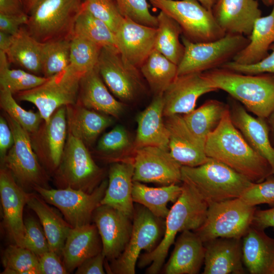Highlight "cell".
Instances as JSON below:
<instances>
[{"label":"cell","instance_id":"cell-19","mask_svg":"<svg viewBox=\"0 0 274 274\" xmlns=\"http://www.w3.org/2000/svg\"><path fill=\"white\" fill-rule=\"evenodd\" d=\"M217 90L203 73L177 76L163 94L164 117L190 112L200 96Z\"/></svg>","mask_w":274,"mask_h":274},{"label":"cell","instance_id":"cell-2","mask_svg":"<svg viewBox=\"0 0 274 274\" xmlns=\"http://www.w3.org/2000/svg\"><path fill=\"white\" fill-rule=\"evenodd\" d=\"M182 193L165 218L164 232L160 243L151 252L140 255L138 266L149 274L158 273L163 266L168 250L177 233L185 230L195 231L204 223L208 203L189 184L182 182Z\"/></svg>","mask_w":274,"mask_h":274},{"label":"cell","instance_id":"cell-55","mask_svg":"<svg viewBox=\"0 0 274 274\" xmlns=\"http://www.w3.org/2000/svg\"><path fill=\"white\" fill-rule=\"evenodd\" d=\"M252 226L264 230L268 227L274 229V207L266 210H256Z\"/></svg>","mask_w":274,"mask_h":274},{"label":"cell","instance_id":"cell-50","mask_svg":"<svg viewBox=\"0 0 274 274\" xmlns=\"http://www.w3.org/2000/svg\"><path fill=\"white\" fill-rule=\"evenodd\" d=\"M269 50H272L271 53L256 63L242 64L232 60L226 62L221 67L245 74L268 73L274 75V43L270 46Z\"/></svg>","mask_w":274,"mask_h":274},{"label":"cell","instance_id":"cell-4","mask_svg":"<svg viewBox=\"0 0 274 274\" xmlns=\"http://www.w3.org/2000/svg\"><path fill=\"white\" fill-rule=\"evenodd\" d=\"M181 176L182 182L191 185L209 205L239 198L253 183L211 158L197 166H182Z\"/></svg>","mask_w":274,"mask_h":274},{"label":"cell","instance_id":"cell-57","mask_svg":"<svg viewBox=\"0 0 274 274\" xmlns=\"http://www.w3.org/2000/svg\"><path fill=\"white\" fill-rule=\"evenodd\" d=\"M14 36L8 33L0 31V51L5 53L11 46Z\"/></svg>","mask_w":274,"mask_h":274},{"label":"cell","instance_id":"cell-10","mask_svg":"<svg viewBox=\"0 0 274 274\" xmlns=\"http://www.w3.org/2000/svg\"><path fill=\"white\" fill-rule=\"evenodd\" d=\"M162 219L143 206L134 208L132 229L129 242L121 254L105 266L108 273L134 274L143 250L149 252L159 244L164 229Z\"/></svg>","mask_w":274,"mask_h":274},{"label":"cell","instance_id":"cell-47","mask_svg":"<svg viewBox=\"0 0 274 274\" xmlns=\"http://www.w3.org/2000/svg\"><path fill=\"white\" fill-rule=\"evenodd\" d=\"M122 15L139 23L157 28V17L151 14L147 0H115Z\"/></svg>","mask_w":274,"mask_h":274},{"label":"cell","instance_id":"cell-37","mask_svg":"<svg viewBox=\"0 0 274 274\" xmlns=\"http://www.w3.org/2000/svg\"><path fill=\"white\" fill-rule=\"evenodd\" d=\"M228 108L229 105L222 101L210 99L183 117L191 131L206 141L209 134L219 125Z\"/></svg>","mask_w":274,"mask_h":274},{"label":"cell","instance_id":"cell-44","mask_svg":"<svg viewBox=\"0 0 274 274\" xmlns=\"http://www.w3.org/2000/svg\"><path fill=\"white\" fill-rule=\"evenodd\" d=\"M102 48L81 36H71L70 65L82 75L96 67Z\"/></svg>","mask_w":274,"mask_h":274},{"label":"cell","instance_id":"cell-52","mask_svg":"<svg viewBox=\"0 0 274 274\" xmlns=\"http://www.w3.org/2000/svg\"><path fill=\"white\" fill-rule=\"evenodd\" d=\"M28 17L26 13L16 15L0 14V31L15 36L22 25L27 24Z\"/></svg>","mask_w":274,"mask_h":274},{"label":"cell","instance_id":"cell-15","mask_svg":"<svg viewBox=\"0 0 274 274\" xmlns=\"http://www.w3.org/2000/svg\"><path fill=\"white\" fill-rule=\"evenodd\" d=\"M133 181L168 185L182 182V166L169 150L147 146L135 150Z\"/></svg>","mask_w":274,"mask_h":274},{"label":"cell","instance_id":"cell-28","mask_svg":"<svg viewBox=\"0 0 274 274\" xmlns=\"http://www.w3.org/2000/svg\"><path fill=\"white\" fill-rule=\"evenodd\" d=\"M107 87L96 66L81 78L77 103L86 108L118 118L123 112L124 104L116 99Z\"/></svg>","mask_w":274,"mask_h":274},{"label":"cell","instance_id":"cell-5","mask_svg":"<svg viewBox=\"0 0 274 274\" xmlns=\"http://www.w3.org/2000/svg\"><path fill=\"white\" fill-rule=\"evenodd\" d=\"M249 41L248 37L243 35L226 33L214 41L194 43L183 36L184 53L178 65L177 76L203 73L221 67L226 62L232 61Z\"/></svg>","mask_w":274,"mask_h":274},{"label":"cell","instance_id":"cell-49","mask_svg":"<svg viewBox=\"0 0 274 274\" xmlns=\"http://www.w3.org/2000/svg\"><path fill=\"white\" fill-rule=\"evenodd\" d=\"M24 247L38 257L50 250L49 243L40 223L32 216L24 219Z\"/></svg>","mask_w":274,"mask_h":274},{"label":"cell","instance_id":"cell-61","mask_svg":"<svg viewBox=\"0 0 274 274\" xmlns=\"http://www.w3.org/2000/svg\"><path fill=\"white\" fill-rule=\"evenodd\" d=\"M263 3L267 6H269L273 4L274 0H261Z\"/></svg>","mask_w":274,"mask_h":274},{"label":"cell","instance_id":"cell-36","mask_svg":"<svg viewBox=\"0 0 274 274\" xmlns=\"http://www.w3.org/2000/svg\"><path fill=\"white\" fill-rule=\"evenodd\" d=\"M140 68L155 95L163 94L177 76L178 65L155 49Z\"/></svg>","mask_w":274,"mask_h":274},{"label":"cell","instance_id":"cell-23","mask_svg":"<svg viewBox=\"0 0 274 274\" xmlns=\"http://www.w3.org/2000/svg\"><path fill=\"white\" fill-rule=\"evenodd\" d=\"M133 173V158L113 162L109 169L108 186L101 201V204L112 207L132 220Z\"/></svg>","mask_w":274,"mask_h":274},{"label":"cell","instance_id":"cell-31","mask_svg":"<svg viewBox=\"0 0 274 274\" xmlns=\"http://www.w3.org/2000/svg\"><path fill=\"white\" fill-rule=\"evenodd\" d=\"M68 133L81 140L87 147L113 123L111 116L86 108L76 103L66 106Z\"/></svg>","mask_w":274,"mask_h":274},{"label":"cell","instance_id":"cell-40","mask_svg":"<svg viewBox=\"0 0 274 274\" xmlns=\"http://www.w3.org/2000/svg\"><path fill=\"white\" fill-rule=\"evenodd\" d=\"M96 149L104 159L112 162L133 158L130 154L135 151L134 142H132L125 127L121 125L115 126L105 133L99 140Z\"/></svg>","mask_w":274,"mask_h":274},{"label":"cell","instance_id":"cell-59","mask_svg":"<svg viewBox=\"0 0 274 274\" xmlns=\"http://www.w3.org/2000/svg\"><path fill=\"white\" fill-rule=\"evenodd\" d=\"M41 0H23L25 10L29 13L32 8Z\"/></svg>","mask_w":274,"mask_h":274},{"label":"cell","instance_id":"cell-53","mask_svg":"<svg viewBox=\"0 0 274 274\" xmlns=\"http://www.w3.org/2000/svg\"><path fill=\"white\" fill-rule=\"evenodd\" d=\"M14 140L12 131L6 118L0 117V160L3 167L9 150L14 144Z\"/></svg>","mask_w":274,"mask_h":274},{"label":"cell","instance_id":"cell-9","mask_svg":"<svg viewBox=\"0 0 274 274\" xmlns=\"http://www.w3.org/2000/svg\"><path fill=\"white\" fill-rule=\"evenodd\" d=\"M82 3L83 0H41L29 12L27 30L42 43L71 38Z\"/></svg>","mask_w":274,"mask_h":274},{"label":"cell","instance_id":"cell-26","mask_svg":"<svg viewBox=\"0 0 274 274\" xmlns=\"http://www.w3.org/2000/svg\"><path fill=\"white\" fill-rule=\"evenodd\" d=\"M162 94L155 95L150 105L137 116L134 149L157 147L168 150V132L163 118Z\"/></svg>","mask_w":274,"mask_h":274},{"label":"cell","instance_id":"cell-20","mask_svg":"<svg viewBox=\"0 0 274 274\" xmlns=\"http://www.w3.org/2000/svg\"><path fill=\"white\" fill-rule=\"evenodd\" d=\"M156 33L157 28L124 17L115 33L117 48L123 61L140 67L154 49Z\"/></svg>","mask_w":274,"mask_h":274},{"label":"cell","instance_id":"cell-11","mask_svg":"<svg viewBox=\"0 0 274 274\" xmlns=\"http://www.w3.org/2000/svg\"><path fill=\"white\" fill-rule=\"evenodd\" d=\"M154 7L172 17L181 26L183 36L194 43L214 41L226 33L212 11L196 0H149Z\"/></svg>","mask_w":274,"mask_h":274},{"label":"cell","instance_id":"cell-35","mask_svg":"<svg viewBox=\"0 0 274 274\" xmlns=\"http://www.w3.org/2000/svg\"><path fill=\"white\" fill-rule=\"evenodd\" d=\"M44 43L32 37L21 27L14 36L13 43L6 52L9 62L19 65L36 75L42 73Z\"/></svg>","mask_w":274,"mask_h":274},{"label":"cell","instance_id":"cell-33","mask_svg":"<svg viewBox=\"0 0 274 274\" xmlns=\"http://www.w3.org/2000/svg\"><path fill=\"white\" fill-rule=\"evenodd\" d=\"M249 43L233 58V61L242 64L256 63L268 54V51L274 43V3L270 13L260 17L254 23L248 37Z\"/></svg>","mask_w":274,"mask_h":274},{"label":"cell","instance_id":"cell-29","mask_svg":"<svg viewBox=\"0 0 274 274\" xmlns=\"http://www.w3.org/2000/svg\"><path fill=\"white\" fill-rule=\"evenodd\" d=\"M205 247L193 231L182 232L169 260L164 266L165 274H196L204 264Z\"/></svg>","mask_w":274,"mask_h":274},{"label":"cell","instance_id":"cell-51","mask_svg":"<svg viewBox=\"0 0 274 274\" xmlns=\"http://www.w3.org/2000/svg\"><path fill=\"white\" fill-rule=\"evenodd\" d=\"M38 257L40 274L68 273L61 257L55 252L49 250Z\"/></svg>","mask_w":274,"mask_h":274},{"label":"cell","instance_id":"cell-3","mask_svg":"<svg viewBox=\"0 0 274 274\" xmlns=\"http://www.w3.org/2000/svg\"><path fill=\"white\" fill-rule=\"evenodd\" d=\"M203 74L217 90L228 93L257 117L266 119L274 111V75L245 74L223 67Z\"/></svg>","mask_w":274,"mask_h":274},{"label":"cell","instance_id":"cell-1","mask_svg":"<svg viewBox=\"0 0 274 274\" xmlns=\"http://www.w3.org/2000/svg\"><path fill=\"white\" fill-rule=\"evenodd\" d=\"M207 156L226 165L252 182H260L272 175L271 167L254 150L233 124L229 111L205 141Z\"/></svg>","mask_w":274,"mask_h":274},{"label":"cell","instance_id":"cell-27","mask_svg":"<svg viewBox=\"0 0 274 274\" xmlns=\"http://www.w3.org/2000/svg\"><path fill=\"white\" fill-rule=\"evenodd\" d=\"M102 251L101 240L94 223L72 227L62 248V261L70 273Z\"/></svg>","mask_w":274,"mask_h":274},{"label":"cell","instance_id":"cell-7","mask_svg":"<svg viewBox=\"0 0 274 274\" xmlns=\"http://www.w3.org/2000/svg\"><path fill=\"white\" fill-rule=\"evenodd\" d=\"M5 116L14 142L2 167L7 168L18 185L27 192H31L37 186L50 188L47 170L33 149L30 134L7 114Z\"/></svg>","mask_w":274,"mask_h":274},{"label":"cell","instance_id":"cell-12","mask_svg":"<svg viewBox=\"0 0 274 274\" xmlns=\"http://www.w3.org/2000/svg\"><path fill=\"white\" fill-rule=\"evenodd\" d=\"M83 76L69 65L63 71L48 78L41 85L16 93V98L33 104L44 122H47L60 107L77 102Z\"/></svg>","mask_w":274,"mask_h":274},{"label":"cell","instance_id":"cell-58","mask_svg":"<svg viewBox=\"0 0 274 274\" xmlns=\"http://www.w3.org/2000/svg\"><path fill=\"white\" fill-rule=\"evenodd\" d=\"M207 9L212 11V9L218 0H196Z\"/></svg>","mask_w":274,"mask_h":274},{"label":"cell","instance_id":"cell-8","mask_svg":"<svg viewBox=\"0 0 274 274\" xmlns=\"http://www.w3.org/2000/svg\"><path fill=\"white\" fill-rule=\"evenodd\" d=\"M256 210L239 198L212 203L204 223L194 232L203 243L219 237L242 239L252 226Z\"/></svg>","mask_w":274,"mask_h":274},{"label":"cell","instance_id":"cell-14","mask_svg":"<svg viewBox=\"0 0 274 274\" xmlns=\"http://www.w3.org/2000/svg\"><path fill=\"white\" fill-rule=\"evenodd\" d=\"M96 67L106 86L123 103L132 101L143 88L138 68L126 64L117 49L102 48Z\"/></svg>","mask_w":274,"mask_h":274},{"label":"cell","instance_id":"cell-22","mask_svg":"<svg viewBox=\"0 0 274 274\" xmlns=\"http://www.w3.org/2000/svg\"><path fill=\"white\" fill-rule=\"evenodd\" d=\"M213 15L226 33L249 37L256 20L261 17L257 0H218Z\"/></svg>","mask_w":274,"mask_h":274},{"label":"cell","instance_id":"cell-21","mask_svg":"<svg viewBox=\"0 0 274 274\" xmlns=\"http://www.w3.org/2000/svg\"><path fill=\"white\" fill-rule=\"evenodd\" d=\"M164 122L168 132V150L181 166L195 167L208 161L205 141L191 131L183 116L165 117Z\"/></svg>","mask_w":274,"mask_h":274},{"label":"cell","instance_id":"cell-24","mask_svg":"<svg viewBox=\"0 0 274 274\" xmlns=\"http://www.w3.org/2000/svg\"><path fill=\"white\" fill-rule=\"evenodd\" d=\"M203 274H243L242 239L219 237L203 243Z\"/></svg>","mask_w":274,"mask_h":274},{"label":"cell","instance_id":"cell-30","mask_svg":"<svg viewBox=\"0 0 274 274\" xmlns=\"http://www.w3.org/2000/svg\"><path fill=\"white\" fill-rule=\"evenodd\" d=\"M244 265L251 274H274V238L251 226L242 238Z\"/></svg>","mask_w":274,"mask_h":274},{"label":"cell","instance_id":"cell-6","mask_svg":"<svg viewBox=\"0 0 274 274\" xmlns=\"http://www.w3.org/2000/svg\"><path fill=\"white\" fill-rule=\"evenodd\" d=\"M103 175V170L95 163L87 146L67 133L61 160L54 173L57 188L91 193L102 181Z\"/></svg>","mask_w":274,"mask_h":274},{"label":"cell","instance_id":"cell-42","mask_svg":"<svg viewBox=\"0 0 274 274\" xmlns=\"http://www.w3.org/2000/svg\"><path fill=\"white\" fill-rule=\"evenodd\" d=\"M71 38L63 37L44 43L42 73L51 77L70 64Z\"/></svg>","mask_w":274,"mask_h":274},{"label":"cell","instance_id":"cell-25","mask_svg":"<svg viewBox=\"0 0 274 274\" xmlns=\"http://www.w3.org/2000/svg\"><path fill=\"white\" fill-rule=\"evenodd\" d=\"M229 107L233 124L251 147L267 160L274 175V147L270 143L269 127L265 119L252 116L235 101Z\"/></svg>","mask_w":274,"mask_h":274},{"label":"cell","instance_id":"cell-56","mask_svg":"<svg viewBox=\"0 0 274 274\" xmlns=\"http://www.w3.org/2000/svg\"><path fill=\"white\" fill-rule=\"evenodd\" d=\"M25 11L23 0H0V14L16 15Z\"/></svg>","mask_w":274,"mask_h":274},{"label":"cell","instance_id":"cell-34","mask_svg":"<svg viewBox=\"0 0 274 274\" xmlns=\"http://www.w3.org/2000/svg\"><path fill=\"white\" fill-rule=\"evenodd\" d=\"M182 191V186L177 184L150 187L141 182L133 181L132 197L134 202L146 207L155 216L165 219L169 211L167 203H175Z\"/></svg>","mask_w":274,"mask_h":274},{"label":"cell","instance_id":"cell-54","mask_svg":"<svg viewBox=\"0 0 274 274\" xmlns=\"http://www.w3.org/2000/svg\"><path fill=\"white\" fill-rule=\"evenodd\" d=\"M106 257L102 251L89 258L80 265L75 271L76 274H105Z\"/></svg>","mask_w":274,"mask_h":274},{"label":"cell","instance_id":"cell-60","mask_svg":"<svg viewBox=\"0 0 274 274\" xmlns=\"http://www.w3.org/2000/svg\"><path fill=\"white\" fill-rule=\"evenodd\" d=\"M267 119H268V126L269 129H270L274 137V111Z\"/></svg>","mask_w":274,"mask_h":274},{"label":"cell","instance_id":"cell-32","mask_svg":"<svg viewBox=\"0 0 274 274\" xmlns=\"http://www.w3.org/2000/svg\"><path fill=\"white\" fill-rule=\"evenodd\" d=\"M48 204L39 194L29 193L26 205L38 216L50 250L62 257V248L72 227Z\"/></svg>","mask_w":274,"mask_h":274},{"label":"cell","instance_id":"cell-46","mask_svg":"<svg viewBox=\"0 0 274 274\" xmlns=\"http://www.w3.org/2000/svg\"><path fill=\"white\" fill-rule=\"evenodd\" d=\"M82 8L106 23L114 33L124 18L112 0H83Z\"/></svg>","mask_w":274,"mask_h":274},{"label":"cell","instance_id":"cell-18","mask_svg":"<svg viewBox=\"0 0 274 274\" xmlns=\"http://www.w3.org/2000/svg\"><path fill=\"white\" fill-rule=\"evenodd\" d=\"M92 220L99 234L106 260L117 258L126 248L132 229V219L108 205L94 211Z\"/></svg>","mask_w":274,"mask_h":274},{"label":"cell","instance_id":"cell-41","mask_svg":"<svg viewBox=\"0 0 274 274\" xmlns=\"http://www.w3.org/2000/svg\"><path fill=\"white\" fill-rule=\"evenodd\" d=\"M6 54L0 51V87L13 94L32 89L44 83L48 78L20 69H11Z\"/></svg>","mask_w":274,"mask_h":274},{"label":"cell","instance_id":"cell-17","mask_svg":"<svg viewBox=\"0 0 274 274\" xmlns=\"http://www.w3.org/2000/svg\"><path fill=\"white\" fill-rule=\"evenodd\" d=\"M29 193L18 185L7 168H1L0 196L3 224L12 243L23 247L25 233L23 213Z\"/></svg>","mask_w":274,"mask_h":274},{"label":"cell","instance_id":"cell-38","mask_svg":"<svg viewBox=\"0 0 274 274\" xmlns=\"http://www.w3.org/2000/svg\"><path fill=\"white\" fill-rule=\"evenodd\" d=\"M157 18L154 49L178 65L184 53V45L180 41L182 28L177 21L161 11Z\"/></svg>","mask_w":274,"mask_h":274},{"label":"cell","instance_id":"cell-45","mask_svg":"<svg viewBox=\"0 0 274 274\" xmlns=\"http://www.w3.org/2000/svg\"><path fill=\"white\" fill-rule=\"evenodd\" d=\"M0 106L9 116L14 119L30 134L38 131L43 120L39 112L27 111L16 102L9 90L1 88Z\"/></svg>","mask_w":274,"mask_h":274},{"label":"cell","instance_id":"cell-13","mask_svg":"<svg viewBox=\"0 0 274 274\" xmlns=\"http://www.w3.org/2000/svg\"><path fill=\"white\" fill-rule=\"evenodd\" d=\"M108 181L103 180L91 192L70 188H46L35 187L33 190L48 203L57 208L72 227L82 226L92 220L96 209L101 204Z\"/></svg>","mask_w":274,"mask_h":274},{"label":"cell","instance_id":"cell-39","mask_svg":"<svg viewBox=\"0 0 274 274\" xmlns=\"http://www.w3.org/2000/svg\"><path fill=\"white\" fill-rule=\"evenodd\" d=\"M72 35L84 37L101 48L118 50L113 31L82 8L74 22L71 36Z\"/></svg>","mask_w":274,"mask_h":274},{"label":"cell","instance_id":"cell-43","mask_svg":"<svg viewBox=\"0 0 274 274\" xmlns=\"http://www.w3.org/2000/svg\"><path fill=\"white\" fill-rule=\"evenodd\" d=\"M1 274H40L39 257L25 247L9 245L4 251Z\"/></svg>","mask_w":274,"mask_h":274},{"label":"cell","instance_id":"cell-48","mask_svg":"<svg viewBox=\"0 0 274 274\" xmlns=\"http://www.w3.org/2000/svg\"><path fill=\"white\" fill-rule=\"evenodd\" d=\"M239 198L251 206L267 204L274 207V175L260 182H253Z\"/></svg>","mask_w":274,"mask_h":274},{"label":"cell","instance_id":"cell-16","mask_svg":"<svg viewBox=\"0 0 274 274\" xmlns=\"http://www.w3.org/2000/svg\"><path fill=\"white\" fill-rule=\"evenodd\" d=\"M66 106L58 108L37 132L30 134L33 149L38 159L50 173L58 168L67 136Z\"/></svg>","mask_w":274,"mask_h":274}]
</instances>
